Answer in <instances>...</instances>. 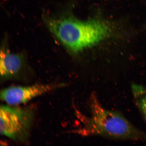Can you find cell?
Returning a JSON list of instances; mask_svg holds the SVG:
<instances>
[{"instance_id": "1", "label": "cell", "mask_w": 146, "mask_h": 146, "mask_svg": "<svg viewBox=\"0 0 146 146\" xmlns=\"http://www.w3.org/2000/svg\"><path fill=\"white\" fill-rule=\"evenodd\" d=\"M88 104L89 116L78 111V116L82 125L75 132L84 136H97L116 139L138 141L146 138L144 133L123 115L105 108L95 93L91 95Z\"/></svg>"}, {"instance_id": "5", "label": "cell", "mask_w": 146, "mask_h": 146, "mask_svg": "<svg viewBox=\"0 0 146 146\" xmlns=\"http://www.w3.org/2000/svg\"><path fill=\"white\" fill-rule=\"evenodd\" d=\"M22 54L13 53L5 47L1 49L0 72L3 80L11 79L21 72L25 65Z\"/></svg>"}, {"instance_id": "3", "label": "cell", "mask_w": 146, "mask_h": 146, "mask_svg": "<svg viewBox=\"0 0 146 146\" xmlns=\"http://www.w3.org/2000/svg\"><path fill=\"white\" fill-rule=\"evenodd\" d=\"M34 117L33 111L30 108L1 106V135L16 142H25L30 135Z\"/></svg>"}, {"instance_id": "2", "label": "cell", "mask_w": 146, "mask_h": 146, "mask_svg": "<svg viewBox=\"0 0 146 146\" xmlns=\"http://www.w3.org/2000/svg\"><path fill=\"white\" fill-rule=\"evenodd\" d=\"M45 19L51 32L67 48L74 53L99 43L111 33L110 27L101 20L82 21L70 15Z\"/></svg>"}, {"instance_id": "6", "label": "cell", "mask_w": 146, "mask_h": 146, "mask_svg": "<svg viewBox=\"0 0 146 146\" xmlns=\"http://www.w3.org/2000/svg\"><path fill=\"white\" fill-rule=\"evenodd\" d=\"M132 89L137 105L146 120V91L143 87L135 85Z\"/></svg>"}, {"instance_id": "4", "label": "cell", "mask_w": 146, "mask_h": 146, "mask_svg": "<svg viewBox=\"0 0 146 146\" xmlns=\"http://www.w3.org/2000/svg\"><path fill=\"white\" fill-rule=\"evenodd\" d=\"M62 86L60 84H35L11 86L1 91V98L9 105H17Z\"/></svg>"}]
</instances>
